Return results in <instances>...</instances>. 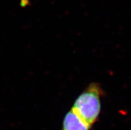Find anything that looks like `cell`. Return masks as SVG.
Listing matches in <instances>:
<instances>
[{"label": "cell", "instance_id": "cell-2", "mask_svg": "<svg viewBox=\"0 0 131 130\" xmlns=\"http://www.w3.org/2000/svg\"><path fill=\"white\" fill-rule=\"evenodd\" d=\"M91 126L83 120L73 110L65 114L61 130H90Z\"/></svg>", "mask_w": 131, "mask_h": 130}, {"label": "cell", "instance_id": "cell-1", "mask_svg": "<svg viewBox=\"0 0 131 130\" xmlns=\"http://www.w3.org/2000/svg\"><path fill=\"white\" fill-rule=\"evenodd\" d=\"M104 91L99 83L92 82L79 94L72 110L83 120L92 126L98 120L101 111V98Z\"/></svg>", "mask_w": 131, "mask_h": 130}]
</instances>
